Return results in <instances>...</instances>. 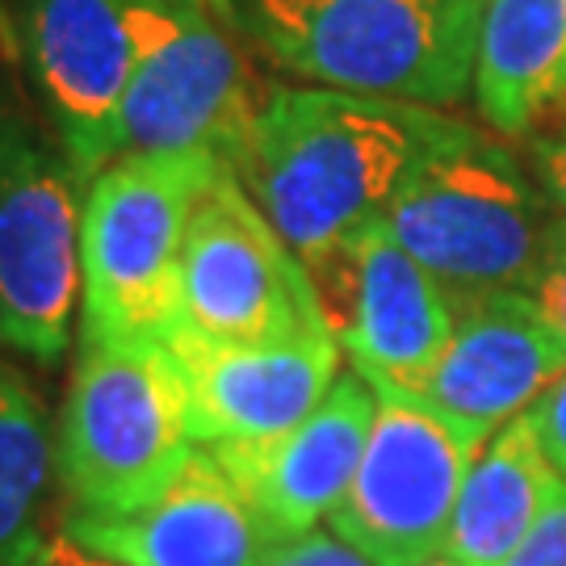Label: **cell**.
I'll use <instances>...</instances> for the list:
<instances>
[{"instance_id": "1", "label": "cell", "mask_w": 566, "mask_h": 566, "mask_svg": "<svg viewBox=\"0 0 566 566\" xmlns=\"http://www.w3.org/2000/svg\"><path fill=\"white\" fill-rule=\"evenodd\" d=\"M474 135L432 105L269 88L231 172L290 252L306 261L378 223L416 168Z\"/></svg>"}, {"instance_id": "2", "label": "cell", "mask_w": 566, "mask_h": 566, "mask_svg": "<svg viewBox=\"0 0 566 566\" xmlns=\"http://www.w3.org/2000/svg\"><path fill=\"white\" fill-rule=\"evenodd\" d=\"M252 51L319 88L453 105L474 84L483 0H214Z\"/></svg>"}, {"instance_id": "3", "label": "cell", "mask_w": 566, "mask_h": 566, "mask_svg": "<svg viewBox=\"0 0 566 566\" xmlns=\"http://www.w3.org/2000/svg\"><path fill=\"white\" fill-rule=\"evenodd\" d=\"M193 453L189 390L168 344L81 336L55 437L72 512L126 516L151 504Z\"/></svg>"}, {"instance_id": "4", "label": "cell", "mask_w": 566, "mask_h": 566, "mask_svg": "<svg viewBox=\"0 0 566 566\" xmlns=\"http://www.w3.org/2000/svg\"><path fill=\"white\" fill-rule=\"evenodd\" d=\"M219 151H126L93 177L81 210L84 332L97 340H168L181 324L189 214Z\"/></svg>"}, {"instance_id": "5", "label": "cell", "mask_w": 566, "mask_h": 566, "mask_svg": "<svg viewBox=\"0 0 566 566\" xmlns=\"http://www.w3.org/2000/svg\"><path fill=\"white\" fill-rule=\"evenodd\" d=\"M382 223L453 303L525 290L549 231L542 193L525 168L479 130L420 164Z\"/></svg>"}, {"instance_id": "6", "label": "cell", "mask_w": 566, "mask_h": 566, "mask_svg": "<svg viewBox=\"0 0 566 566\" xmlns=\"http://www.w3.org/2000/svg\"><path fill=\"white\" fill-rule=\"evenodd\" d=\"M84 172L0 93V348L55 365L81 285Z\"/></svg>"}, {"instance_id": "7", "label": "cell", "mask_w": 566, "mask_h": 566, "mask_svg": "<svg viewBox=\"0 0 566 566\" xmlns=\"http://www.w3.org/2000/svg\"><path fill=\"white\" fill-rule=\"evenodd\" d=\"M374 395L361 465L327 521L378 566H420L446 554L453 507L486 437L441 416L424 395L386 386Z\"/></svg>"}, {"instance_id": "8", "label": "cell", "mask_w": 566, "mask_h": 566, "mask_svg": "<svg viewBox=\"0 0 566 566\" xmlns=\"http://www.w3.org/2000/svg\"><path fill=\"white\" fill-rule=\"evenodd\" d=\"M261 102L214 0H147L139 60L118 105V156L206 147L231 164Z\"/></svg>"}, {"instance_id": "9", "label": "cell", "mask_w": 566, "mask_h": 566, "mask_svg": "<svg viewBox=\"0 0 566 566\" xmlns=\"http://www.w3.org/2000/svg\"><path fill=\"white\" fill-rule=\"evenodd\" d=\"M177 327L214 344H269L327 327L303 261L231 164L210 177L185 227Z\"/></svg>"}, {"instance_id": "10", "label": "cell", "mask_w": 566, "mask_h": 566, "mask_svg": "<svg viewBox=\"0 0 566 566\" xmlns=\"http://www.w3.org/2000/svg\"><path fill=\"white\" fill-rule=\"evenodd\" d=\"M303 269L327 332L365 382L424 395L458 315L446 285L407 256L382 219L306 256Z\"/></svg>"}, {"instance_id": "11", "label": "cell", "mask_w": 566, "mask_h": 566, "mask_svg": "<svg viewBox=\"0 0 566 566\" xmlns=\"http://www.w3.org/2000/svg\"><path fill=\"white\" fill-rule=\"evenodd\" d=\"M147 0H4V42L84 177L118 156V105L139 60Z\"/></svg>"}, {"instance_id": "12", "label": "cell", "mask_w": 566, "mask_h": 566, "mask_svg": "<svg viewBox=\"0 0 566 566\" xmlns=\"http://www.w3.org/2000/svg\"><path fill=\"white\" fill-rule=\"evenodd\" d=\"M164 344L181 365L202 449L282 437L303 424L340 378V344L327 327L269 344H214L172 327Z\"/></svg>"}, {"instance_id": "13", "label": "cell", "mask_w": 566, "mask_h": 566, "mask_svg": "<svg viewBox=\"0 0 566 566\" xmlns=\"http://www.w3.org/2000/svg\"><path fill=\"white\" fill-rule=\"evenodd\" d=\"M453 336L424 399L462 428L491 437L525 416L566 374V340L525 290H495L453 303Z\"/></svg>"}, {"instance_id": "14", "label": "cell", "mask_w": 566, "mask_h": 566, "mask_svg": "<svg viewBox=\"0 0 566 566\" xmlns=\"http://www.w3.org/2000/svg\"><path fill=\"white\" fill-rule=\"evenodd\" d=\"M63 533L118 566H269L282 537L202 446L151 504L126 516H76Z\"/></svg>"}, {"instance_id": "15", "label": "cell", "mask_w": 566, "mask_h": 566, "mask_svg": "<svg viewBox=\"0 0 566 566\" xmlns=\"http://www.w3.org/2000/svg\"><path fill=\"white\" fill-rule=\"evenodd\" d=\"M378 395L357 369H344L298 428L261 446L206 449L240 486L243 500L261 512L277 537H298L340 507L344 491L361 465L374 428Z\"/></svg>"}, {"instance_id": "16", "label": "cell", "mask_w": 566, "mask_h": 566, "mask_svg": "<svg viewBox=\"0 0 566 566\" xmlns=\"http://www.w3.org/2000/svg\"><path fill=\"white\" fill-rule=\"evenodd\" d=\"M474 102L500 135L566 102V0H483Z\"/></svg>"}, {"instance_id": "17", "label": "cell", "mask_w": 566, "mask_h": 566, "mask_svg": "<svg viewBox=\"0 0 566 566\" xmlns=\"http://www.w3.org/2000/svg\"><path fill=\"white\" fill-rule=\"evenodd\" d=\"M558 470L549 465L533 420L516 416L486 437L453 507L446 554L462 566H504L542 516Z\"/></svg>"}, {"instance_id": "18", "label": "cell", "mask_w": 566, "mask_h": 566, "mask_svg": "<svg viewBox=\"0 0 566 566\" xmlns=\"http://www.w3.org/2000/svg\"><path fill=\"white\" fill-rule=\"evenodd\" d=\"M55 474V437L42 399L0 348V566H25L39 546Z\"/></svg>"}, {"instance_id": "19", "label": "cell", "mask_w": 566, "mask_h": 566, "mask_svg": "<svg viewBox=\"0 0 566 566\" xmlns=\"http://www.w3.org/2000/svg\"><path fill=\"white\" fill-rule=\"evenodd\" d=\"M525 294L537 303L542 319L566 340V214L549 219L546 248H542V261L533 269Z\"/></svg>"}, {"instance_id": "20", "label": "cell", "mask_w": 566, "mask_h": 566, "mask_svg": "<svg viewBox=\"0 0 566 566\" xmlns=\"http://www.w3.org/2000/svg\"><path fill=\"white\" fill-rule=\"evenodd\" d=\"M504 566H566V479L554 483L542 516Z\"/></svg>"}, {"instance_id": "21", "label": "cell", "mask_w": 566, "mask_h": 566, "mask_svg": "<svg viewBox=\"0 0 566 566\" xmlns=\"http://www.w3.org/2000/svg\"><path fill=\"white\" fill-rule=\"evenodd\" d=\"M269 566H378L365 558L353 542H344L340 533H324V528H306L298 537H285L273 549Z\"/></svg>"}, {"instance_id": "22", "label": "cell", "mask_w": 566, "mask_h": 566, "mask_svg": "<svg viewBox=\"0 0 566 566\" xmlns=\"http://www.w3.org/2000/svg\"><path fill=\"white\" fill-rule=\"evenodd\" d=\"M528 420H533L537 437H542L549 465L558 470V479H566V374L549 386L537 403L528 407Z\"/></svg>"}, {"instance_id": "23", "label": "cell", "mask_w": 566, "mask_h": 566, "mask_svg": "<svg viewBox=\"0 0 566 566\" xmlns=\"http://www.w3.org/2000/svg\"><path fill=\"white\" fill-rule=\"evenodd\" d=\"M533 164H537L542 193L566 214V130L537 143V147H533Z\"/></svg>"}, {"instance_id": "24", "label": "cell", "mask_w": 566, "mask_h": 566, "mask_svg": "<svg viewBox=\"0 0 566 566\" xmlns=\"http://www.w3.org/2000/svg\"><path fill=\"white\" fill-rule=\"evenodd\" d=\"M25 566H118L109 563V558H102V554H93L88 546H81L72 533H51L46 542L39 546V554L30 558Z\"/></svg>"}, {"instance_id": "25", "label": "cell", "mask_w": 566, "mask_h": 566, "mask_svg": "<svg viewBox=\"0 0 566 566\" xmlns=\"http://www.w3.org/2000/svg\"><path fill=\"white\" fill-rule=\"evenodd\" d=\"M420 566H462V563H453L449 554H437V558H428V563H420Z\"/></svg>"}, {"instance_id": "26", "label": "cell", "mask_w": 566, "mask_h": 566, "mask_svg": "<svg viewBox=\"0 0 566 566\" xmlns=\"http://www.w3.org/2000/svg\"><path fill=\"white\" fill-rule=\"evenodd\" d=\"M0 34H4V0H0Z\"/></svg>"}]
</instances>
